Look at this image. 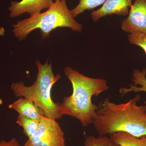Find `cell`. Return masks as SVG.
<instances>
[{
	"instance_id": "obj_2",
	"label": "cell",
	"mask_w": 146,
	"mask_h": 146,
	"mask_svg": "<svg viewBox=\"0 0 146 146\" xmlns=\"http://www.w3.org/2000/svg\"><path fill=\"white\" fill-rule=\"evenodd\" d=\"M64 72L72 85L73 93L64 97L60 104L62 113L76 118L86 127L92 124L98 108V105L92 103V97L108 90L107 82L86 76L70 67L64 68Z\"/></svg>"
},
{
	"instance_id": "obj_7",
	"label": "cell",
	"mask_w": 146,
	"mask_h": 146,
	"mask_svg": "<svg viewBox=\"0 0 146 146\" xmlns=\"http://www.w3.org/2000/svg\"><path fill=\"white\" fill-rule=\"evenodd\" d=\"M54 2L53 0H22L20 2L11 3L9 8L10 12L9 16L15 18L25 13H28L30 16L41 13L42 10L48 9Z\"/></svg>"
},
{
	"instance_id": "obj_16",
	"label": "cell",
	"mask_w": 146,
	"mask_h": 146,
	"mask_svg": "<svg viewBox=\"0 0 146 146\" xmlns=\"http://www.w3.org/2000/svg\"><path fill=\"white\" fill-rule=\"evenodd\" d=\"M0 146H22L18 143L16 138H11L9 141L1 140L0 141Z\"/></svg>"
},
{
	"instance_id": "obj_13",
	"label": "cell",
	"mask_w": 146,
	"mask_h": 146,
	"mask_svg": "<svg viewBox=\"0 0 146 146\" xmlns=\"http://www.w3.org/2000/svg\"><path fill=\"white\" fill-rule=\"evenodd\" d=\"M106 0H80L78 4L71 10L74 18L83 13L85 11L91 10L103 4Z\"/></svg>"
},
{
	"instance_id": "obj_11",
	"label": "cell",
	"mask_w": 146,
	"mask_h": 146,
	"mask_svg": "<svg viewBox=\"0 0 146 146\" xmlns=\"http://www.w3.org/2000/svg\"><path fill=\"white\" fill-rule=\"evenodd\" d=\"M110 138L119 146H146V136L137 138L125 132L110 135Z\"/></svg>"
},
{
	"instance_id": "obj_6",
	"label": "cell",
	"mask_w": 146,
	"mask_h": 146,
	"mask_svg": "<svg viewBox=\"0 0 146 146\" xmlns=\"http://www.w3.org/2000/svg\"><path fill=\"white\" fill-rule=\"evenodd\" d=\"M121 29L125 32L146 34V0H135L127 18L123 20Z\"/></svg>"
},
{
	"instance_id": "obj_12",
	"label": "cell",
	"mask_w": 146,
	"mask_h": 146,
	"mask_svg": "<svg viewBox=\"0 0 146 146\" xmlns=\"http://www.w3.org/2000/svg\"><path fill=\"white\" fill-rule=\"evenodd\" d=\"M39 122L23 116L18 115L16 123L22 127L23 129V133L29 138L34 134L39 127Z\"/></svg>"
},
{
	"instance_id": "obj_1",
	"label": "cell",
	"mask_w": 146,
	"mask_h": 146,
	"mask_svg": "<svg viewBox=\"0 0 146 146\" xmlns=\"http://www.w3.org/2000/svg\"><path fill=\"white\" fill-rule=\"evenodd\" d=\"M110 98L100 102L92 122L99 136L123 132L137 138L146 136V105H137L140 95L119 104L110 102Z\"/></svg>"
},
{
	"instance_id": "obj_8",
	"label": "cell",
	"mask_w": 146,
	"mask_h": 146,
	"mask_svg": "<svg viewBox=\"0 0 146 146\" xmlns=\"http://www.w3.org/2000/svg\"><path fill=\"white\" fill-rule=\"evenodd\" d=\"M132 5V0H106L100 8L91 13V18L97 21L109 15L127 16Z\"/></svg>"
},
{
	"instance_id": "obj_15",
	"label": "cell",
	"mask_w": 146,
	"mask_h": 146,
	"mask_svg": "<svg viewBox=\"0 0 146 146\" xmlns=\"http://www.w3.org/2000/svg\"><path fill=\"white\" fill-rule=\"evenodd\" d=\"M128 37L130 44L141 47L146 55V34L138 32L132 33L128 35Z\"/></svg>"
},
{
	"instance_id": "obj_5",
	"label": "cell",
	"mask_w": 146,
	"mask_h": 146,
	"mask_svg": "<svg viewBox=\"0 0 146 146\" xmlns=\"http://www.w3.org/2000/svg\"><path fill=\"white\" fill-rule=\"evenodd\" d=\"M23 146H65V135L56 120L44 116L37 130Z\"/></svg>"
},
{
	"instance_id": "obj_4",
	"label": "cell",
	"mask_w": 146,
	"mask_h": 146,
	"mask_svg": "<svg viewBox=\"0 0 146 146\" xmlns=\"http://www.w3.org/2000/svg\"><path fill=\"white\" fill-rule=\"evenodd\" d=\"M12 27L13 34L19 41L26 39L36 29L40 30L42 39L48 38L50 33L58 27L69 28L78 32H81L83 29L73 17L66 0L55 1L45 12L18 21Z\"/></svg>"
},
{
	"instance_id": "obj_9",
	"label": "cell",
	"mask_w": 146,
	"mask_h": 146,
	"mask_svg": "<svg viewBox=\"0 0 146 146\" xmlns=\"http://www.w3.org/2000/svg\"><path fill=\"white\" fill-rule=\"evenodd\" d=\"M9 108L15 110L19 115L39 121L44 116L41 109L32 101L24 97H20L19 99L9 105Z\"/></svg>"
},
{
	"instance_id": "obj_14",
	"label": "cell",
	"mask_w": 146,
	"mask_h": 146,
	"mask_svg": "<svg viewBox=\"0 0 146 146\" xmlns=\"http://www.w3.org/2000/svg\"><path fill=\"white\" fill-rule=\"evenodd\" d=\"M84 146H119L114 143L110 138L106 136L96 137L94 136L86 137Z\"/></svg>"
},
{
	"instance_id": "obj_3",
	"label": "cell",
	"mask_w": 146,
	"mask_h": 146,
	"mask_svg": "<svg viewBox=\"0 0 146 146\" xmlns=\"http://www.w3.org/2000/svg\"><path fill=\"white\" fill-rule=\"evenodd\" d=\"M37 72L36 79L31 86H27L23 81L11 84V88L16 96L24 97L31 100L41 109L46 117L52 119H61L63 117L60 103L54 102L51 97L52 87L61 78L55 76L52 65L47 60L42 64L38 60L35 62Z\"/></svg>"
},
{
	"instance_id": "obj_18",
	"label": "cell",
	"mask_w": 146,
	"mask_h": 146,
	"mask_svg": "<svg viewBox=\"0 0 146 146\" xmlns=\"http://www.w3.org/2000/svg\"><path fill=\"white\" fill-rule=\"evenodd\" d=\"M60 1V0H55V1Z\"/></svg>"
},
{
	"instance_id": "obj_17",
	"label": "cell",
	"mask_w": 146,
	"mask_h": 146,
	"mask_svg": "<svg viewBox=\"0 0 146 146\" xmlns=\"http://www.w3.org/2000/svg\"><path fill=\"white\" fill-rule=\"evenodd\" d=\"M5 35V30L3 27H0V36H4Z\"/></svg>"
},
{
	"instance_id": "obj_10",
	"label": "cell",
	"mask_w": 146,
	"mask_h": 146,
	"mask_svg": "<svg viewBox=\"0 0 146 146\" xmlns=\"http://www.w3.org/2000/svg\"><path fill=\"white\" fill-rule=\"evenodd\" d=\"M133 84H129V88H121L120 94L123 95L131 92H145L146 93V68L142 70L136 69L133 71L132 75ZM146 105V100L144 102Z\"/></svg>"
}]
</instances>
